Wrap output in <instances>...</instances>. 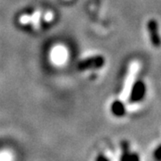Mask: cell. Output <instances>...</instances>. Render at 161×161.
Masks as SVG:
<instances>
[{"label":"cell","instance_id":"obj_3","mask_svg":"<svg viewBox=\"0 0 161 161\" xmlns=\"http://www.w3.org/2000/svg\"><path fill=\"white\" fill-rule=\"evenodd\" d=\"M105 64V58L102 56L89 57L78 63V69L80 71H87L92 69H100Z\"/></svg>","mask_w":161,"mask_h":161},{"label":"cell","instance_id":"obj_5","mask_svg":"<svg viewBox=\"0 0 161 161\" xmlns=\"http://www.w3.org/2000/svg\"><path fill=\"white\" fill-rule=\"evenodd\" d=\"M110 110H111V113L116 117H123L126 115V107L124 102L119 99L113 101V103L111 104V107H110Z\"/></svg>","mask_w":161,"mask_h":161},{"label":"cell","instance_id":"obj_8","mask_svg":"<svg viewBox=\"0 0 161 161\" xmlns=\"http://www.w3.org/2000/svg\"><path fill=\"white\" fill-rule=\"evenodd\" d=\"M95 161H111V159H110L109 158H108L105 154L100 153V154H98V155L96 157Z\"/></svg>","mask_w":161,"mask_h":161},{"label":"cell","instance_id":"obj_6","mask_svg":"<svg viewBox=\"0 0 161 161\" xmlns=\"http://www.w3.org/2000/svg\"><path fill=\"white\" fill-rule=\"evenodd\" d=\"M151 158L153 161H161V142L153 147L151 150Z\"/></svg>","mask_w":161,"mask_h":161},{"label":"cell","instance_id":"obj_4","mask_svg":"<svg viewBox=\"0 0 161 161\" xmlns=\"http://www.w3.org/2000/svg\"><path fill=\"white\" fill-rule=\"evenodd\" d=\"M147 31L151 45L155 48L161 47V36L159 33V25L155 19H150L147 23Z\"/></svg>","mask_w":161,"mask_h":161},{"label":"cell","instance_id":"obj_2","mask_svg":"<svg viewBox=\"0 0 161 161\" xmlns=\"http://www.w3.org/2000/svg\"><path fill=\"white\" fill-rule=\"evenodd\" d=\"M147 93V87L143 80H136L129 92V101L132 104L142 102L146 97Z\"/></svg>","mask_w":161,"mask_h":161},{"label":"cell","instance_id":"obj_1","mask_svg":"<svg viewBox=\"0 0 161 161\" xmlns=\"http://www.w3.org/2000/svg\"><path fill=\"white\" fill-rule=\"evenodd\" d=\"M119 161H143L142 156L129 141H123L120 144Z\"/></svg>","mask_w":161,"mask_h":161},{"label":"cell","instance_id":"obj_7","mask_svg":"<svg viewBox=\"0 0 161 161\" xmlns=\"http://www.w3.org/2000/svg\"><path fill=\"white\" fill-rule=\"evenodd\" d=\"M33 21V15H30V14H23V16L20 18V23L26 24L29 23L30 22Z\"/></svg>","mask_w":161,"mask_h":161}]
</instances>
